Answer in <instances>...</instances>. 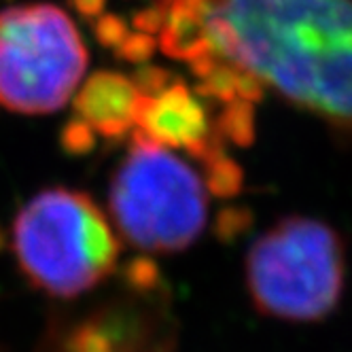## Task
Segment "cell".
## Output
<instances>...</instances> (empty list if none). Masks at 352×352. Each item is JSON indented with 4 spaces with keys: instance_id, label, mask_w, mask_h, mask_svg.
Wrapping results in <instances>:
<instances>
[{
    "instance_id": "cell-6",
    "label": "cell",
    "mask_w": 352,
    "mask_h": 352,
    "mask_svg": "<svg viewBox=\"0 0 352 352\" xmlns=\"http://www.w3.org/2000/svg\"><path fill=\"white\" fill-rule=\"evenodd\" d=\"M132 77L140 89L134 132L199 164L214 197H236L244 176L208 100L185 77L155 64L142 66Z\"/></svg>"
},
{
    "instance_id": "cell-11",
    "label": "cell",
    "mask_w": 352,
    "mask_h": 352,
    "mask_svg": "<svg viewBox=\"0 0 352 352\" xmlns=\"http://www.w3.org/2000/svg\"><path fill=\"white\" fill-rule=\"evenodd\" d=\"M72 9L85 19H98L104 13L107 0H70Z\"/></svg>"
},
{
    "instance_id": "cell-2",
    "label": "cell",
    "mask_w": 352,
    "mask_h": 352,
    "mask_svg": "<svg viewBox=\"0 0 352 352\" xmlns=\"http://www.w3.org/2000/svg\"><path fill=\"white\" fill-rule=\"evenodd\" d=\"M115 168L109 210L121 238L146 255H174L208 228L212 189L204 170L179 151L140 134Z\"/></svg>"
},
{
    "instance_id": "cell-9",
    "label": "cell",
    "mask_w": 352,
    "mask_h": 352,
    "mask_svg": "<svg viewBox=\"0 0 352 352\" xmlns=\"http://www.w3.org/2000/svg\"><path fill=\"white\" fill-rule=\"evenodd\" d=\"M60 146L66 155L81 157V155L91 153V151L98 146V138L81 119L70 117L60 132Z\"/></svg>"
},
{
    "instance_id": "cell-5",
    "label": "cell",
    "mask_w": 352,
    "mask_h": 352,
    "mask_svg": "<svg viewBox=\"0 0 352 352\" xmlns=\"http://www.w3.org/2000/svg\"><path fill=\"white\" fill-rule=\"evenodd\" d=\"M89 54L74 21L56 5L0 13V104L21 115L60 111L87 70Z\"/></svg>"
},
{
    "instance_id": "cell-10",
    "label": "cell",
    "mask_w": 352,
    "mask_h": 352,
    "mask_svg": "<svg viewBox=\"0 0 352 352\" xmlns=\"http://www.w3.org/2000/svg\"><path fill=\"white\" fill-rule=\"evenodd\" d=\"M94 32H96L98 43L102 47L117 49L123 43V38L128 36L130 28H128V23L117 15H100L96 21Z\"/></svg>"
},
{
    "instance_id": "cell-7",
    "label": "cell",
    "mask_w": 352,
    "mask_h": 352,
    "mask_svg": "<svg viewBox=\"0 0 352 352\" xmlns=\"http://www.w3.org/2000/svg\"><path fill=\"white\" fill-rule=\"evenodd\" d=\"M123 297L64 331L60 352H170L176 329L160 267L138 257L121 270Z\"/></svg>"
},
{
    "instance_id": "cell-3",
    "label": "cell",
    "mask_w": 352,
    "mask_h": 352,
    "mask_svg": "<svg viewBox=\"0 0 352 352\" xmlns=\"http://www.w3.org/2000/svg\"><path fill=\"white\" fill-rule=\"evenodd\" d=\"M13 248L21 272L36 289L72 299L115 274L121 244L89 193L49 187L30 197L15 217Z\"/></svg>"
},
{
    "instance_id": "cell-1",
    "label": "cell",
    "mask_w": 352,
    "mask_h": 352,
    "mask_svg": "<svg viewBox=\"0 0 352 352\" xmlns=\"http://www.w3.org/2000/svg\"><path fill=\"white\" fill-rule=\"evenodd\" d=\"M132 23L191 74L225 70L352 132V0H157Z\"/></svg>"
},
{
    "instance_id": "cell-4",
    "label": "cell",
    "mask_w": 352,
    "mask_h": 352,
    "mask_svg": "<svg viewBox=\"0 0 352 352\" xmlns=\"http://www.w3.org/2000/svg\"><path fill=\"white\" fill-rule=\"evenodd\" d=\"M244 278L259 314L287 322L322 320L344 295V240L320 219L285 217L250 244Z\"/></svg>"
},
{
    "instance_id": "cell-8",
    "label": "cell",
    "mask_w": 352,
    "mask_h": 352,
    "mask_svg": "<svg viewBox=\"0 0 352 352\" xmlns=\"http://www.w3.org/2000/svg\"><path fill=\"white\" fill-rule=\"evenodd\" d=\"M140 89L134 77L115 70H98L85 79L72 100L74 117L81 119L96 138L119 142L136 130Z\"/></svg>"
}]
</instances>
